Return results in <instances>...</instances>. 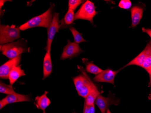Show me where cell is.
I'll return each mask as SVG.
<instances>
[{
	"instance_id": "obj_1",
	"label": "cell",
	"mask_w": 151,
	"mask_h": 113,
	"mask_svg": "<svg viewBox=\"0 0 151 113\" xmlns=\"http://www.w3.org/2000/svg\"><path fill=\"white\" fill-rule=\"evenodd\" d=\"M54 6L53 4L44 13L32 18L25 23L20 25L19 27V30L24 31L31 28L38 27H45L47 29L52 20Z\"/></svg>"
},
{
	"instance_id": "obj_2",
	"label": "cell",
	"mask_w": 151,
	"mask_h": 113,
	"mask_svg": "<svg viewBox=\"0 0 151 113\" xmlns=\"http://www.w3.org/2000/svg\"><path fill=\"white\" fill-rule=\"evenodd\" d=\"M27 43L26 40L21 39L17 41L0 45V50L3 55L9 59H13L28 51Z\"/></svg>"
},
{
	"instance_id": "obj_3",
	"label": "cell",
	"mask_w": 151,
	"mask_h": 113,
	"mask_svg": "<svg viewBox=\"0 0 151 113\" xmlns=\"http://www.w3.org/2000/svg\"><path fill=\"white\" fill-rule=\"evenodd\" d=\"M82 73L73 78V81L79 96L86 98L91 92L96 88L83 69H80Z\"/></svg>"
},
{
	"instance_id": "obj_4",
	"label": "cell",
	"mask_w": 151,
	"mask_h": 113,
	"mask_svg": "<svg viewBox=\"0 0 151 113\" xmlns=\"http://www.w3.org/2000/svg\"><path fill=\"white\" fill-rule=\"evenodd\" d=\"M19 28L12 24L0 25V45H1L13 42L20 38Z\"/></svg>"
},
{
	"instance_id": "obj_5",
	"label": "cell",
	"mask_w": 151,
	"mask_h": 113,
	"mask_svg": "<svg viewBox=\"0 0 151 113\" xmlns=\"http://www.w3.org/2000/svg\"><path fill=\"white\" fill-rule=\"evenodd\" d=\"M97 14L98 12L96 11L94 3L90 1H86L82 4L80 9L75 14V20H88L93 24V18Z\"/></svg>"
},
{
	"instance_id": "obj_6",
	"label": "cell",
	"mask_w": 151,
	"mask_h": 113,
	"mask_svg": "<svg viewBox=\"0 0 151 113\" xmlns=\"http://www.w3.org/2000/svg\"><path fill=\"white\" fill-rule=\"evenodd\" d=\"M59 24V13L54 12L53 14L52 20L50 26L47 28V37L45 49L47 52L51 51L52 43L56 34L58 32L60 29Z\"/></svg>"
},
{
	"instance_id": "obj_7",
	"label": "cell",
	"mask_w": 151,
	"mask_h": 113,
	"mask_svg": "<svg viewBox=\"0 0 151 113\" xmlns=\"http://www.w3.org/2000/svg\"><path fill=\"white\" fill-rule=\"evenodd\" d=\"M95 104L97 105L101 113H106L109 107L112 104L117 105L119 100L115 98L114 95L109 91L108 97L103 96L100 94L96 99Z\"/></svg>"
},
{
	"instance_id": "obj_8",
	"label": "cell",
	"mask_w": 151,
	"mask_h": 113,
	"mask_svg": "<svg viewBox=\"0 0 151 113\" xmlns=\"http://www.w3.org/2000/svg\"><path fill=\"white\" fill-rule=\"evenodd\" d=\"M83 52V51L80 47L78 44L75 42H71L69 40H68V44L63 48L60 59H72L78 56Z\"/></svg>"
},
{
	"instance_id": "obj_9",
	"label": "cell",
	"mask_w": 151,
	"mask_h": 113,
	"mask_svg": "<svg viewBox=\"0 0 151 113\" xmlns=\"http://www.w3.org/2000/svg\"><path fill=\"white\" fill-rule=\"evenodd\" d=\"M22 60V55L10 59L0 67V77L3 79H9V75L13 68L18 66Z\"/></svg>"
},
{
	"instance_id": "obj_10",
	"label": "cell",
	"mask_w": 151,
	"mask_h": 113,
	"mask_svg": "<svg viewBox=\"0 0 151 113\" xmlns=\"http://www.w3.org/2000/svg\"><path fill=\"white\" fill-rule=\"evenodd\" d=\"M119 71L120 70L113 71L109 69L103 70L102 72L95 76L93 80L97 82L111 83L114 85V78L116 75L119 72Z\"/></svg>"
},
{
	"instance_id": "obj_11",
	"label": "cell",
	"mask_w": 151,
	"mask_h": 113,
	"mask_svg": "<svg viewBox=\"0 0 151 113\" xmlns=\"http://www.w3.org/2000/svg\"><path fill=\"white\" fill-rule=\"evenodd\" d=\"M151 46V40L148 42L145 49H143V50L138 56H137L132 61L128 63L127 65H125L124 68L128 67L129 66H131V65H136L139 67H142V65L145 63V61L147 58Z\"/></svg>"
},
{
	"instance_id": "obj_12",
	"label": "cell",
	"mask_w": 151,
	"mask_h": 113,
	"mask_svg": "<svg viewBox=\"0 0 151 113\" xmlns=\"http://www.w3.org/2000/svg\"><path fill=\"white\" fill-rule=\"evenodd\" d=\"M2 100L6 103V104H8L22 102L30 101L31 98L28 95H22L15 93L8 95Z\"/></svg>"
},
{
	"instance_id": "obj_13",
	"label": "cell",
	"mask_w": 151,
	"mask_h": 113,
	"mask_svg": "<svg viewBox=\"0 0 151 113\" xmlns=\"http://www.w3.org/2000/svg\"><path fill=\"white\" fill-rule=\"evenodd\" d=\"M131 12L132 24L131 27L134 28L139 23L142 17L143 9L139 6H134L130 9Z\"/></svg>"
},
{
	"instance_id": "obj_14",
	"label": "cell",
	"mask_w": 151,
	"mask_h": 113,
	"mask_svg": "<svg viewBox=\"0 0 151 113\" xmlns=\"http://www.w3.org/2000/svg\"><path fill=\"white\" fill-rule=\"evenodd\" d=\"M52 63L50 52H47L45 55L43 62V80L50 75L52 73Z\"/></svg>"
},
{
	"instance_id": "obj_15",
	"label": "cell",
	"mask_w": 151,
	"mask_h": 113,
	"mask_svg": "<svg viewBox=\"0 0 151 113\" xmlns=\"http://www.w3.org/2000/svg\"><path fill=\"white\" fill-rule=\"evenodd\" d=\"M25 75L24 71L22 69L21 66H15L13 68L9 75L10 85L12 86L19 77Z\"/></svg>"
},
{
	"instance_id": "obj_16",
	"label": "cell",
	"mask_w": 151,
	"mask_h": 113,
	"mask_svg": "<svg viewBox=\"0 0 151 113\" xmlns=\"http://www.w3.org/2000/svg\"><path fill=\"white\" fill-rule=\"evenodd\" d=\"M47 92L45 91L42 96H38L35 98V104L38 109H41L45 113V110L51 104V101L47 95Z\"/></svg>"
},
{
	"instance_id": "obj_17",
	"label": "cell",
	"mask_w": 151,
	"mask_h": 113,
	"mask_svg": "<svg viewBox=\"0 0 151 113\" xmlns=\"http://www.w3.org/2000/svg\"><path fill=\"white\" fill-rule=\"evenodd\" d=\"M74 20V12L73 10L68 9L63 19L61 20L60 29L68 28V26L71 27V25L73 24Z\"/></svg>"
},
{
	"instance_id": "obj_18",
	"label": "cell",
	"mask_w": 151,
	"mask_h": 113,
	"mask_svg": "<svg viewBox=\"0 0 151 113\" xmlns=\"http://www.w3.org/2000/svg\"><path fill=\"white\" fill-rule=\"evenodd\" d=\"M82 61L85 64L86 71L88 73L97 75L102 72V69L96 66L92 62H89L86 58H82Z\"/></svg>"
},
{
	"instance_id": "obj_19",
	"label": "cell",
	"mask_w": 151,
	"mask_h": 113,
	"mask_svg": "<svg viewBox=\"0 0 151 113\" xmlns=\"http://www.w3.org/2000/svg\"><path fill=\"white\" fill-rule=\"evenodd\" d=\"M100 95V92L98 91L97 87L95 88L88 94V96L86 98L85 104H86L87 106L93 105L95 104L97 97Z\"/></svg>"
},
{
	"instance_id": "obj_20",
	"label": "cell",
	"mask_w": 151,
	"mask_h": 113,
	"mask_svg": "<svg viewBox=\"0 0 151 113\" xmlns=\"http://www.w3.org/2000/svg\"><path fill=\"white\" fill-rule=\"evenodd\" d=\"M69 30L73 34L74 42H75L76 43L79 44L80 43H82V42H86V41L82 37V34L80 33L75 28L71 26L69 28Z\"/></svg>"
},
{
	"instance_id": "obj_21",
	"label": "cell",
	"mask_w": 151,
	"mask_h": 113,
	"mask_svg": "<svg viewBox=\"0 0 151 113\" xmlns=\"http://www.w3.org/2000/svg\"><path fill=\"white\" fill-rule=\"evenodd\" d=\"M0 92L8 95L16 93L12 86L7 85L1 81L0 82Z\"/></svg>"
},
{
	"instance_id": "obj_22",
	"label": "cell",
	"mask_w": 151,
	"mask_h": 113,
	"mask_svg": "<svg viewBox=\"0 0 151 113\" xmlns=\"http://www.w3.org/2000/svg\"><path fill=\"white\" fill-rule=\"evenodd\" d=\"M85 1L82 0H69L68 4V9H71L74 11L78 6L82 3H84Z\"/></svg>"
},
{
	"instance_id": "obj_23",
	"label": "cell",
	"mask_w": 151,
	"mask_h": 113,
	"mask_svg": "<svg viewBox=\"0 0 151 113\" xmlns=\"http://www.w3.org/2000/svg\"><path fill=\"white\" fill-rule=\"evenodd\" d=\"M142 68L145 69L147 73L150 70V68H151V46L147 58L145 63L142 65Z\"/></svg>"
},
{
	"instance_id": "obj_24",
	"label": "cell",
	"mask_w": 151,
	"mask_h": 113,
	"mask_svg": "<svg viewBox=\"0 0 151 113\" xmlns=\"http://www.w3.org/2000/svg\"><path fill=\"white\" fill-rule=\"evenodd\" d=\"M118 6L122 9L128 10L131 8L132 3L129 0H121L119 3Z\"/></svg>"
},
{
	"instance_id": "obj_25",
	"label": "cell",
	"mask_w": 151,
	"mask_h": 113,
	"mask_svg": "<svg viewBox=\"0 0 151 113\" xmlns=\"http://www.w3.org/2000/svg\"><path fill=\"white\" fill-rule=\"evenodd\" d=\"M95 104H93V105H90V106H88V111H87V113H95Z\"/></svg>"
},
{
	"instance_id": "obj_26",
	"label": "cell",
	"mask_w": 151,
	"mask_h": 113,
	"mask_svg": "<svg viewBox=\"0 0 151 113\" xmlns=\"http://www.w3.org/2000/svg\"><path fill=\"white\" fill-rule=\"evenodd\" d=\"M142 32L147 33L150 36V38H151V29H146V28H143H143H142Z\"/></svg>"
},
{
	"instance_id": "obj_27",
	"label": "cell",
	"mask_w": 151,
	"mask_h": 113,
	"mask_svg": "<svg viewBox=\"0 0 151 113\" xmlns=\"http://www.w3.org/2000/svg\"><path fill=\"white\" fill-rule=\"evenodd\" d=\"M6 105H7V104H6V103L3 101L2 100L0 101V109H2Z\"/></svg>"
},
{
	"instance_id": "obj_28",
	"label": "cell",
	"mask_w": 151,
	"mask_h": 113,
	"mask_svg": "<svg viewBox=\"0 0 151 113\" xmlns=\"http://www.w3.org/2000/svg\"><path fill=\"white\" fill-rule=\"evenodd\" d=\"M5 1V0H1L0 1V9H1H1H2V6H3L4 5V3L6 2V1Z\"/></svg>"
},
{
	"instance_id": "obj_29",
	"label": "cell",
	"mask_w": 151,
	"mask_h": 113,
	"mask_svg": "<svg viewBox=\"0 0 151 113\" xmlns=\"http://www.w3.org/2000/svg\"><path fill=\"white\" fill-rule=\"evenodd\" d=\"M88 106L86 105V104L84 103V107L83 112V113H88L87 111H88Z\"/></svg>"
},
{
	"instance_id": "obj_30",
	"label": "cell",
	"mask_w": 151,
	"mask_h": 113,
	"mask_svg": "<svg viewBox=\"0 0 151 113\" xmlns=\"http://www.w3.org/2000/svg\"><path fill=\"white\" fill-rule=\"evenodd\" d=\"M149 75V77H150V84L151 83V68H150V70L148 72Z\"/></svg>"
},
{
	"instance_id": "obj_31",
	"label": "cell",
	"mask_w": 151,
	"mask_h": 113,
	"mask_svg": "<svg viewBox=\"0 0 151 113\" xmlns=\"http://www.w3.org/2000/svg\"><path fill=\"white\" fill-rule=\"evenodd\" d=\"M106 113H111V111H110V110H109V109H107V110Z\"/></svg>"
},
{
	"instance_id": "obj_32",
	"label": "cell",
	"mask_w": 151,
	"mask_h": 113,
	"mask_svg": "<svg viewBox=\"0 0 151 113\" xmlns=\"http://www.w3.org/2000/svg\"><path fill=\"white\" fill-rule=\"evenodd\" d=\"M150 86H151V83H150Z\"/></svg>"
},
{
	"instance_id": "obj_33",
	"label": "cell",
	"mask_w": 151,
	"mask_h": 113,
	"mask_svg": "<svg viewBox=\"0 0 151 113\" xmlns=\"http://www.w3.org/2000/svg\"></svg>"
}]
</instances>
